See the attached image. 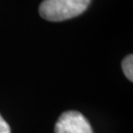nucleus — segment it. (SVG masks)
Masks as SVG:
<instances>
[{
    "label": "nucleus",
    "instance_id": "1",
    "mask_svg": "<svg viewBox=\"0 0 133 133\" xmlns=\"http://www.w3.org/2000/svg\"><path fill=\"white\" fill-rule=\"evenodd\" d=\"M90 3L91 0H43L39 14L48 21H64L82 14Z\"/></svg>",
    "mask_w": 133,
    "mask_h": 133
},
{
    "label": "nucleus",
    "instance_id": "2",
    "mask_svg": "<svg viewBox=\"0 0 133 133\" xmlns=\"http://www.w3.org/2000/svg\"><path fill=\"white\" fill-rule=\"evenodd\" d=\"M54 133H93L90 122L76 110L65 111L55 123Z\"/></svg>",
    "mask_w": 133,
    "mask_h": 133
},
{
    "label": "nucleus",
    "instance_id": "3",
    "mask_svg": "<svg viewBox=\"0 0 133 133\" xmlns=\"http://www.w3.org/2000/svg\"><path fill=\"white\" fill-rule=\"evenodd\" d=\"M122 69L129 81H133V56L129 54L122 60Z\"/></svg>",
    "mask_w": 133,
    "mask_h": 133
},
{
    "label": "nucleus",
    "instance_id": "4",
    "mask_svg": "<svg viewBox=\"0 0 133 133\" xmlns=\"http://www.w3.org/2000/svg\"><path fill=\"white\" fill-rule=\"evenodd\" d=\"M0 133H11L9 124L5 121L1 115H0Z\"/></svg>",
    "mask_w": 133,
    "mask_h": 133
}]
</instances>
